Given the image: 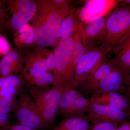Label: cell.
Instances as JSON below:
<instances>
[{
    "instance_id": "ac0fdd59",
    "label": "cell",
    "mask_w": 130,
    "mask_h": 130,
    "mask_svg": "<svg viewBox=\"0 0 130 130\" xmlns=\"http://www.w3.org/2000/svg\"><path fill=\"white\" fill-rule=\"evenodd\" d=\"M73 37L74 44L72 57V64L75 70L79 60L90 46H86L84 43L81 31L77 33Z\"/></svg>"
},
{
    "instance_id": "6da1fadb",
    "label": "cell",
    "mask_w": 130,
    "mask_h": 130,
    "mask_svg": "<svg viewBox=\"0 0 130 130\" xmlns=\"http://www.w3.org/2000/svg\"><path fill=\"white\" fill-rule=\"evenodd\" d=\"M71 8L61 9L54 5L51 0L37 1V8L31 25L35 32V44L37 47L56 46L60 40L59 31L61 23Z\"/></svg>"
},
{
    "instance_id": "52a82bcc",
    "label": "cell",
    "mask_w": 130,
    "mask_h": 130,
    "mask_svg": "<svg viewBox=\"0 0 130 130\" xmlns=\"http://www.w3.org/2000/svg\"><path fill=\"white\" fill-rule=\"evenodd\" d=\"M107 16L95 18L83 23L81 33L84 43L88 46L100 42L104 35Z\"/></svg>"
},
{
    "instance_id": "7c38bea8",
    "label": "cell",
    "mask_w": 130,
    "mask_h": 130,
    "mask_svg": "<svg viewBox=\"0 0 130 130\" xmlns=\"http://www.w3.org/2000/svg\"><path fill=\"white\" fill-rule=\"evenodd\" d=\"M115 65L113 60L107 59L106 58L95 71L83 83L97 86L100 81L116 69Z\"/></svg>"
},
{
    "instance_id": "7a4b0ae2",
    "label": "cell",
    "mask_w": 130,
    "mask_h": 130,
    "mask_svg": "<svg viewBox=\"0 0 130 130\" xmlns=\"http://www.w3.org/2000/svg\"><path fill=\"white\" fill-rule=\"evenodd\" d=\"M123 5L107 16L105 33L99 42L106 46L110 52L130 36V5Z\"/></svg>"
},
{
    "instance_id": "cb8c5ba5",
    "label": "cell",
    "mask_w": 130,
    "mask_h": 130,
    "mask_svg": "<svg viewBox=\"0 0 130 130\" xmlns=\"http://www.w3.org/2000/svg\"><path fill=\"white\" fill-rule=\"evenodd\" d=\"M31 1V0H9L6 2L8 10L13 14L25 7Z\"/></svg>"
},
{
    "instance_id": "4316f807",
    "label": "cell",
    "mask_w": 130,
    "mask_h": 130,
    "mask_svg": "<svg viewBox=\"0 0 130 130\" xmlns=\"http://www.w3.org/2000/svg\"><path fill=\"white\" fill-rule=\"evenodd\" d=\"M46 64L49 72L53 73L55 67V57L54 50L48 49L47 53Z\"/></svg>"
},
{
    "instance_id": "5bb4252c",
    "label": "cell",
    "mask_w": 130,
    "mask_h": 130,
    "mask_svg": "<svg viewBox=\"0 0 130 130\" xmlns=\"http://www.w3.org/2000/svg\"><path fill=\"white\" fill-rule=\"evenodd\" d=\"M116 65L124 69L130 68V36L115 50Z\"/></svg>"
},
{
    "instance_id": "2e32d148",
    "label": "cell",
    "mask_w": 130,
    "mask_h": 130,
    "mask_svg": "<svg viewBox=\"0 0 130 130\" xmlns=\"http://www.w3.org/2000/svg\"><path fill=\"white\" fill-rule=\"evenodd\" d=\"M88 127L87 121L80 117L74 116L65 119L52 130H88Z\"/></svg>"
},
{
    "instance_id": "7402d4cb",
    "label": "cell",
    "mask_w": 130,
    "mask_h": 130,
    "mask_svg": "<svg viewBox=\"0 0 130 130\" xmlns=\"http://www.w3.org/2000/svg\"><path fill=\"white\" fill-rule=\"evenodd\" d=\"M88 101L85 98L79 96L63 114L69 117H72L73 115L83 109L87 106Z\"/></svg>"
},
{
    "instance_id": "d4e9b609",
    "label": "cell",
    "mask_w": 130,
    "mask_h": 130,
    "mask_svg": "<svg viewBox=\"0 0 130 130\" xmlns=\"http://www.w3.org/2000/svg\"><path fill=\"white\" fill-rule=\"evenodd\" d=\"M23 59L17 51L12 50L3 56L0 60V67L11 64Z\"/></svg>"
},
{
    "instance_id": "603a6c76",
    "label": "cell",
    "mask_w": 130,
    "mask_h": 130,
    "mask_svg": "<svg viewBox=\"0 0 130 130\" xmlns=\"http://www.w3.org/2000/svg\"><path fill=\"white\" fill-rule=\"evenodd\" d=\"M25 83L21 77L12 75L5 77L0 78V88L8 86L23 87Z\"/></svg>"
},
{
    "instance_id": "d6a6232c",
    "label": "cell",
    "mask_w": 130,
    "mask_h": 130,
    "mask_svg": "<svg viewBox=\"0 0 130 130\" xmlns=\"http://www.w3.org/2000/svg\"><path fill=\"white\" fill-rule=\"evenodd\" d=\"M120 2L123 3L124 4L130 5V0H124V1H120Z\"/></svg>"
},
{
    "instance_id": "8fae6325",
    "label": "cell",
    "mask_w": 130,
    "mask_h": 130,
    "mask_svg": "<svg viewBox=\"0 0 130 130\" xmlns=\"http://www.w3.org/2000/svg\"><path fill=\"white\" fill-rule=\"evenodd\" d=\"M48 49L37 47L24 58V67L49 72L47 67L46 56Z\"/></svg>"
},
{
    "instance_id": "277c9868",
    "label": "cell",
    "mask_w": 130,
    "mask_h": 130,
    "mask_svg": "<svg viewBox=\"0 0 130 130\" xmlns=\"http://www.w3.org/2000/svg\"><path fill=\"white\" fill-rule=\"evenodd\" d=\"M25 86L42 117L47 123L53 126L58 114L63 90L53 86L51 88L42 89Z\"/></svg>"
},
{
    "instance_id": "f546056e",
    "label": "cell",
    "mask_w": 130,
    "mask_h": 130,
    "mask_svg": "<svg viewBox=\"0 0 130 130\" xmlns=\"http://www.w3.org/2000/svg\"><path fill=\"white\" fill-rule=\"evenodd\" d=\"M10 125L9 115L0 113V130Z\"/></svg>"
},
{
    "instance_id": "30bf717a",
    "label": "cell",
    "mask_w": 130,
    "mask_h": 130,
    "mask_svg": "<svg viewBox=\"0 0 130 130\" xmlns=\"http://www.w3.org/2000/svg\"><path fill=\"white\" fill-rule=\"evenodd\" d=\"M37 8V1H32L23 9L12 14L8 21L9 28L16 32L32 20Z\"/></svg>"
},
{
    "instance_id": "484cf974",
    "label": "cell",
    "mask_w": 130,
    "mask_h": 130,
    "mask_svg": "<svg viewBox=\"0 0 130 130\" xmlns=\"http://www.w3.org/2000/svg\"><path fill=\"white\" fill-rule=\"evenodd\" d=\"M11 50L9 42L6 37L0 32V56H4Z\"/></svg>"
},
{
    "instance_id": "d6986e66",
    "label": "cell",
    "mask_w": 130,
    "mask_h": 130,
    "mask_svg": "<svg viewBox=\"0 0 130 130\" xmlns=\"http://www.w3.org/2000/svg\"><path fill=\"white\" fill-rule=\"evenodd\" d=\"M80 96L78 92L73 88L68 89L63 91L60 102L58 114L63 115L68 108Z\"/></svg>"
},
{
    "instance_id": "44dd1931",
    "label": "cell",
    "mask_w": 130,
    "mask_h": 130,
    "mask_svg": "<svg viewBox=\"0 0 130 130\" xmlns=\"http://www.w3.org/2000/svg\"><path fill=\"white\" fill-rule=\"evenodd\" d=\"M19 95L0 98V113L9 115L13 112Z\"/></svg>"
},
{
    "instance_id": "ba28073f",
    "label": "cell",
    "mask_w": 130,
    "mask_h": 130,
    "mask_svg": "<svg viewBox=\"0 0 130 130\" xmlns=\"http://www.w3.org/2000/svg\"><path fill=\"white\" fill-rule=\"evenodd\" d=\"M20 72L25 85L47 89L53 83L54 75L51 72L24 67Z\"/></svg>"
},
{
    "instance_id": "e0dca14e",
    "label": "cell",
    "mask_w": 130,
    "mask_h": 130,
    "mask_svg": "<svg viewBox=\"0 0 130 130\" xmlns=\"http://www.w3.org/2000/svg\"><path fill=\"white\" fill-rule=\"evenodd\" d=\"M93 111L96 114L109 118L113 120H123L125 118V113L121 111L106 105L95 103L93 105Z\"/></svg>"
},
{
    "instance_id": "4fadbf2b",
    "label": "cell",
    "mask_w": 130,
    "mask_h": 130,
    "mask_svg": "<svg viewBox=\"0 0 130 130\" xmlns=\"http://www.w3.org/2000/svg\"><path fill=\"white\" fill-rule=\"evenodd\" d=\"M35 32L32 26L28 23L21 27L14 35V43L19 48L35 44Z\"/></svg>"
},
{
    "instance_id": "ffe728a7",
    "label": "cell",
    "mask_w": 130,
    "mask_h": 130,
    "mask_svg": "<svg viewBox=\"0 0 130 130\" xmlns=\"http://www.w3.org/2000/svg\"><path fill=\"white\" fill-rule=\"evenodd\" d=\"M107 98L108 103L106 106L121 111L128 106L127 101L115 91L110 92L108 94Z\"/></svg>"
},
{
    "instance_id": "5b68a950",
    "label": "cell",
    "mask_w": 130,
    "mask_h": 130,
    "mask_svg": "<svg viewBox=\"0 0 130 130\" xmlns=\"http://www.w3.org/2000/svg\"><path fill=\"white\" fill-rule=\"evenodd\" d=\"M13 112L19 124L37 130H50L29 93L23 89L18 95Z\"/></svg>"
},
{
    "instance_id": "9c48e42d",
    "label": "cell",
    "mask_w": 130,
    "mask_h": 130,
    "mask_svg": "<svg viewBox=\"0 0 130 130\" xmlns=\"http://www.w3.org/2000/svg\"><path fill=\"white\" fill-rule=\"evenodd\" d=\"M83 23L75 13V9L72 6L67 16L61 24L59 31L60 39H66L73 36L81 32Z\"/></svg>"
},
{
    "instance_id": "83f0119b",
    "label": "cell",
    "mask_w": 130,
    "mask_h": 130,
    "mask_svg": "<svg viewBox=\"0 0 130 130\" xmlns=\"http://www.w3.org/2000/svg\"><path fill=\"white\" fill-rule=\"evenodd\" d=\"M92 130H117V129L113 123L106 121L97 123Z\"/></svg>"
},
{
    "instance_id": "9a60e30c",
    "label": "cell",
    "mask_w": 130,
    "mask_h": 130,
    "mask_svg": "<svg viewBox=\"0 0 130 130\" xmlns=\"http://www.w3.org/2000/svg\"><path fill=\"white\" fill-rule=\"evenodd\" d=\"M122 79L121 73L116 68L100 81L97 86L104 91H115L119 88Z\"/></svg>"
},
{
    "instance_id": "4dcf8cb0",
    "label": "cell",
    "mask_w": 130,
    "mask_h": 130,
    "mask_svg": "<svg viewBox=\"0 0 130 130\" xmlns=\"http://www.w3.org/2000/svg\"><path fill=\"white\" fill-rule=\"evenodd\" d=\"M4 2L1 1H0V22L1 20L5 16V12H4V10L3 8V5Z\"/></svg>"
},
{
    "instance_id": "1f68e13d",
    "label": "cell",
    "mask_w": 130,
    "mask_h": 130,
    "mask_svg": "<svg viewBox=\"0 0 130 130\" xmlns=\"http://www.w3.org/2000/svg\"><path fill=\"white\" fill-rule=\"evenodd\" d=\"M117 130H130V125L125 124L121 126Z\"/></svg>"
},
{
    "instance_id": "3957f363",
    "label": "cell",
    "mask_w": 130,
    "mask_h": 130,
    "mask_svg": "<svg viewBox=\"0 0 130 130\" xmlns=\"http://www.w3.org/2000/svg\"><path fill=\"white\" fill-rule=\"evenodd\" d=\"M74 44V37L60 39L55 46V67L53 74L52 86L63 90L73 88L75 70L72 64V57Z\"/></svg>"
},
{
    "instance_id": "8992f818",
    "label": "cell",
    "mask_w": 130,
    "mask_h": 130,
    "mask_svg": "<svg viewBox=\"0 0 130 130\" xmlns=\"http://www.w3.org/2000/svg\"><path fill=\"white\" fill-rule=\"evenodd\" d=\"M110 52L106 45L91 46L77 64L74 75V86L83 83L106 58Z\"/></svg>"
},
{
    "instance_id": "f1b7e54d",
    "label": "cell",
    "mask_w": 130,
    "mask_h": 130,
    "mask_svg": "<svg viewBox=\"0 0 130 130\" xmlns=\"http://www.w3.org/2000/svg\"><path fill=\"white\" fill-rule=\"evenodd\" d=\"M2 130H37L26 126L18 124L15 125H9L5 127Z\"/></svg>"
}]
</instances>
